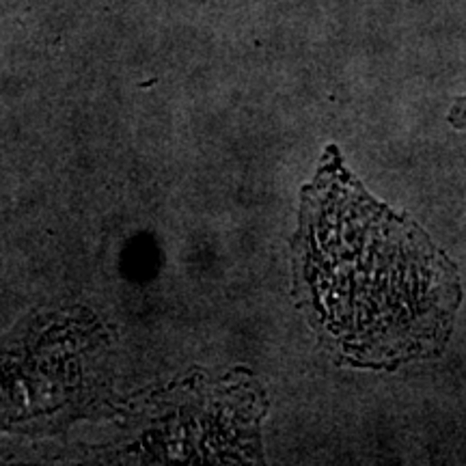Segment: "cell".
I'll use <instances>...</instances> for the list:
<instances>
[{"label":"cell","mask_w":466,"mask_h":466,"mask_svg":"<svg viewBox=\"0 0 466 466\" xmlns=\"http://www.w3.org/2000/svg\"><path fill=\"white\" fill-rule=\"evenodd\" d=\"M291 291L326 357L370 371L439 359L464 300L450 255L371 195L335 143L300 190Z\"/></svg>","instance_id":"1"},{"label":"cell","mask_w":466,"mask_h":466,"mask_svg":"<svg viewBox=\"0 0 466 466\" xmlns=\"http://www.w3.org/2000/svg\"><path fill=\"white\" fill-rule=\"evenodd\" d=\"M447 121L456 127V130H466V93L460 96L456 102L451 104L450 115H447Z\"/></svg>","instance_id":"2"}]
</instances>
